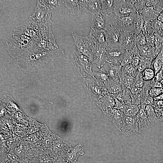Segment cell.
Here are the masks:
<instances>
[{
    "mask_svg": "<svg viewBox=\"0 0 163 163\" xmlns=\"http://www.w3.org/2000/svg\"><path fill=\"white\" fill-rule=\"evenodd\" d=\"M136 11L139 13L144 8H146V0H131Z\"/></svg>",
    "mask_w": 163,
    "mask_h": 163,
    "instance_id": "32",
    "label": "cell"
},
{
    "mask_svg": "<svg viewBox=\"0 0 163 163\" xmlns=\"http://www.w3.org/2000/svg\"><path fill=\"white\" fill-rule=\"evenodd\" d=\"M137 46L139 50L140 56H145L153 59L157 56L152 46L146 44Z\"/></svg>",
    "mask_w": 163,
    "mask_h": 163,
    "instance_id": "21",
    "label": "cell"
},
{
    "mask_svg": "<svg viewBox=\"0 0 163 163\" xmlns=\"http://www.w3.org/2000/svg\"><path fill=\"white\" fill-rule=\"evenodd\" d=\"M136 12L131 0H115L114 13L117 16H127Z\"/></svg>",
    "mask_w": 163,
    "mask_h": 163,
    "instance_id": "10",
    "label": "cell"
},
{
    "mask_svg": "<svg viewBox=\"0 0 163 163\" xmlns=\"http://www.w3.org/2000/svg\"><path fill=\"white\" fill-rule=\"evenodd\" d=\"M153 59L145 56H140V61L137 69L138 72L142 73L146 69L151 68L152 61Z\"/></svg>",
    "mask_w": 163,
    "mask_h": 163,
    "instance_id": "26",
    "label": "cell"
},
{
    "mask_svg": "<svg viewBox=\"0 0 163 163\" xmlns=\"http://www.w3.org/2000/svg\"><path fill=\"white\" fill-rule=\"evenodd\" d=\"M83 0H62L61 2L73 16L80 15L84 11Z\"/></svg>",
    "mask_w": 163,
    "mask_h": 163,
    "instance_id": "15",
    "label": "cell"
},
{
    "mask_svg": "<svg viewBox=\"0 0 163 163\" xmlns=\"http://www.w3.org/2000/svg\"><path fill=\"white\" fill-rule=\"evenodd\" d=\"M71 58L75 72L79 77L84 79L93 76V62L89 58L77 50L71 54Z\"/></svg>",
    "mask_w": 163,
    "mask_h": 163,
    "instance_id": "4",
    "label": "cell"
},
{
    "mask_svg": "<svg viewBox=\"0 0 163 163\" xmlns=\"http://www.w3.org/2000/svg\"><path fill=\"white\" fill-rule=\"evenodd\" d=\"M84 10L92 15L101 12L100 0H83Z\"/></svg>",
    "mask_w": 163,
    "mask_h": 163,
    "instance_id": "18",
    "label": "cell"
},
{
    "mask_svg": "<svg viewBox=\"0 0 163 163\" xmlns=\"http://www.w3.org/2000/svg\"><path fill=\"white\" fill-rule=\"evenodd\" d=\"M139 13L142 17L151 21L157 19L160 14L152 7H146Z\"/></svg>",
    "mask_w": 163,
    "mask_h": 163,
    "instance_id": "23",
    "label": "cell"
},
{
    "mask_svg": "<svg viewBox=\"0 0 163 163\" xmlns=\"http://www.w3.org/2000/svg\"><path fill=\"white\" fill-rule=\"evenodd\" d=\"M102 67L109 77L113 78H118L121 72L122 66L120 65H114L106 62Z\"/></svg>",
    "mask_w": 163,
    "mask_h": 163,
    "instance_id": "20",
    "label": "cell"
},
{
    "mask_svg": "<svg viewBox=\"0 0 163 163\" xmlns=\"http://www.w3.org/2000/svg\"><path fill=\"white\" fill-rule=\"evenodd\" d=\"M157 19L163 23V10L160 14Z\"/></svg>",
    "mask_w": 163,
    "mask_h": 163,
    "instance_id": "35",
    "label": "cell"
},
{
    "mask_svg": "<svg viewBox=\"0 0 163 163\" xmlns=\"http://www.w3.org/2000/svg\"><path fill=\"white\" fill-rule=\"evenodd\" d=\"M101 12L104 15H110L114 13L115 0H100Z\"/></svg>",
    "mask_w": 163,
    "mask_h": 163,
    "instance_id": "22",
    "label": "cell"
},
{
    "mask_svg": "<svg viewBox=\"0 0 163 163\" xmlns=\"http://www.w3.org/2000/svg\"><path fill=\"white\" fill-rule=\"evenodd\" d=\"M155 76L154 70L151 68L146 69L142 73V78L145 81H149L152 80Z\"/></svg>",
    "mask_w": 163,
    "mask_h": 163,
    "instance_id": "30",
    "label": "cell"
},
{
    "mask_svg": "<svg viewBox=\"0 0 163 163\" xmlns=\"http://www.w3.org/2000/svg\"><path fill=\"white\" fill-rule=\"evenodd\" d=\"M125 49L120 47H109L106 50V62L114 65H118Z\"/></svg>",
    "mask_w": 163,
    "mask_h": 163,
    "instance_id": "13",
    "label": "cell"
},
{
    "mask_svg": "<svg viewBox=\"0 0 163 163\" xmlns=\"http://www.w3.org/2000/svg\"><path fill=\"white\" fill-rule=\"evenodd\" d=\"M103 30L108 47H120V38L123 31L116 24L114 19L110 18L106 19L105 25Z\"/></svg>",
    "mask_w": 163,
    "mask_h": 163,
    "instance_id": "5",
    "label": "cell"
},
{
    "mask_svg": "<svg viewBox=\"0 0 163 163\" xmlns=\"http://www.w3.org/2000/svg\"><path fill=\"white\" fill-rule=\"evenodd\" d=\"M53 11L47 5L46 0H38L33 14L24 24L29 26L41 27L51 25Z\"/></svg>",
    "mask_w": 163,
    "mask_h": 163,
    "instance_id": "3",
    "label": "cell"
},
{
    "mask_svg": "<svg viewBox=\"0 0 163 163\" xmlns=\"http://www.w3.org/2000/svg\"><path fill=\"white\" fill-rule=\"evenodd\" d=\"M120 129L122 133L127 136H134L140 133L135 116H125Z\"/></svg>",
    "mask_w": 163,
    "mask_h": 163,
    "instance_id": "9",
    "label": "cell"
},
{
    "mask_svg": "<svg viewBox=\"0 0 163 163\" xmlns=\"http://www.w3.org/2000/svg\"><path fill=\"white\" fill-rule=\"evenodd\" d=\"M65 163H77V162L75 161V162H66Z\"/></svg>",
    "mask_w": 163,
    "mask_h": 163,
    "instance_id": "36",
    "label": "cell"
},
{
    "mask_svg": "<svg viewBox=\"0 0 163 163\" xmlns=\"http://www.w3.org/2000/svg\"><path fill=\"white\" fill-rule=\"evenodd\" d=\"M84 85L90 99L95 100L100 99L108 93L103 83L93 76L84 78Z\"/></svg>",
    "mask_w": 163,
    "mask_h": 163,
    "instance_id": "6",
    "label": "cell"
},
{
    "mask_svg": "<svg viewBox=\"0 0 163 163\" xmlns=\"http://www.w3.org/2000/svg\"><path fill=\"white\" fill-rule=\"evenodd\" d=\"M58 48L51 26H50L47 29L42 36L34 43L29 50H52L58 49Z\"/></svg>",
    "mask_w": 163,
    "mask_h": 163,
    "instance_id": "7",
    "label": "cell"
},
{
    "mask_svg": "<svg viewBox=\"0 0 163 163\" xmlns=\"http://www.w3.org/2000/svg\"><path fill=\"white\" fill-rule=\"evenodd\" d=\"M139 106L133 104L124 105L123 112L125 116L135 117L139 109Z\"/></svg>",
    "mask_w": 163,
    "mask_h": 163,
    "instance_id": "27",
    "label": "cell"
},
{
    "mask_svg": "<svg viewBox=\"0 0 163 163\" xmlns=\"http://www.w3.org/2000/svg\"><path fill=\"white\" fill-rule=\"evenodd\" d=\"M64 53L58 49L46 51L29 50L21 56L18 62L21 66L28 67L45 66Z\"/></svg>",
    "mask_w": 163,
    "mask_h": 163,
    "instance_id": "2",
    "label": "cell"
},
{
    "mask_svg": "<svg viewBox=\"0 0 163 163\" xmlns=\"http://www.w3.org/2000/svg\"><path fill=\"white\" fill-rule=\"evenodd\" d=\"M133 37L136 46H140L146 44L145 37L142 32L133 34Z\"/></svg>",
    "mask_w": 163,
    "mask_h": 163,
    "instance_id": "31",
    "label": "cell"
},
{
    "mask_svg": "<svg viewBox=\"0 0 163 163\" xmlns=\"http://www.w3.org/2000/svg\"><path fill=\"white\" fill-rule=\"evenodd\" d=\"M38 38L37 33L33 28L24 24L19 25L7 39L8 52L13 57L21 56L30 50Z\"/></svg>",
    "mask_w": 163,
    "mask_h": 163,
    "instance_id": "1",
    "label": "cell"
},
{
    "mask_svg": "<svg viewBox=\"0 0 163 163\" xmlns=\"http://www.w3.org/2000/svg\"><path fill=\"white\" fill-rule=\"evenodd\" d=\"M151 27L154 33L157 32L163 29V23L155 19L151 21Z\"/></svg>",
    "mask_w": 163,
    "mask_h": 163,
    "instance_id": "33",
    "label": "cell"
},
{
    "mask_svg": "<svg viewBox=\"0 0 163 163\" xmlns=\"http://www.w3.org/2000/svg\"><path fill=\"white\" fill-rule=\"evenodd\" d=\"M71 35L77 50L89 58L93 63L92 43L88 36H83L72 32Z\"/></svg>",
    "mask_w": 163,
    "mask_h": 163,
    "instance_id": "8",
    "label": "cell"
},
{
    "mask_svg": "<svg viewBox=\"0 0 163 163\" xmlns=\"http://www.w3.org/2000/svg\"><path fill=\"white\" fill-rule=\"evenodd\" d=\"M93 75L96 79L102 82L104 84L109 80V76L103 68L101 67L99 71L98 72H93Z\"/></svg>",
    "mask_w": 163,
    "mask_h": 163,
    "instance_id": "29",
    "label": "cell"
},
{
    "mask_svg": "<svg viewBox=\"0 0 163 163\" xmlns=\"http://www.w3.org/2000/svg\"><path fill=\"white\" fill-rule=\"evenodd\" d=\"M140 56L139 54H135L132 55L131 65L137 68L140 61Z\"/></svg>",
    "mask_w": 163,
    "mask_h": 163,
    "instance_id": "34",
    "label": "cell"
},
{
    "mask_svg": "<svg viewBox=\"0 0 163 163\" xmlns=\"http://www.w3.org/2000/svg\"><path fill=\"white\" fill-rule=\"evenodd\" d=\"M104 85L107 91L112 95L117 94L124 89L118 78L109 79Z\"/></svg>",
    "mask_w": 163,
    "mask_h": 163,
    "instance_id": "17",
    "label": "cell"
},
{
    "mask_svg": "<svg viewBox=\"0 0 163 163\" xmlns=\"http://www.w3.org/2000/svg\"><path fill=\"white\" fill-rule=\"evenodd\" d=\"M136 45L133 34L128 31L123 32L120 38V47L130 50Z\"/></svg>",
    "mask_w": 163,
    "mask_h": 163,
    "instance_id": "16",
    "label": "cell"
},
{
    "mask_svg": "<svg viewBox=\"0 0 163 163\" xmlns=\"http://www.w3.org/2000/svg\"><path fill=\"white\" fill-rule=\"evenodd\" d=\"M88 36L92 43L100 45L106 49L109 48L106 43V36L103 30H95L91 28Z\"/></svg>",
    "mask_w": 163,
    "mask_h": 163,
    "instance_id": "12",
    "label": "cell"
},
{
    "mask_svg": "<svg viewBox=\"0 0 163 163\" xmlns=\"http://www.w3.org/2000/svg\"><path fill=\"white\" fill-rule=\"evenodd\" d=\"M122 71L124 74L131 76L136 80L142 78V73L139 72L137 68L131 65L122 66Z\"/></svg>",
    "mask_w": 163,
    "mask_h": 163,
    "instance_id": "24",
    "label": "cell"
},
{
    "mask_svg": "<svg viewBox=\"0 0 163 163\" xmlns=\"http://www.w3.org/2000/svg\"><path fill=\"white\" fill-rule=\"evenodd\" d=\"M132 54L128 50L125 49L120 59L119 63L122 66L131 65Z\"/></svg>",
    "mask_w": 163,
    "mask_h": 163,
    "instance_id": "28",
    "label": "cell"
},
{
    "mask_svg": "<svg viewBox=\"0 0 163 163\" xmlns=\"http://www.w3.org/2000/svg\"><path fill=\"white\" fill-rule=\"evenodd\" d=\"M91 16V28L93 29L103 30L105 25V15L101 12Z\"/></svg>",
    "mask_w": 163,
    "mask_h": 163,
    "instance_id": "19",
    "label": "cell"
},
{
    "mask_svg": "<svg viewBox=\"0 0 163 163\" xmlns=\"http://www.w3.org/2000/svg\"><path fill=\"white\" fill-rule=\"evenodd\" d=\"M92 43L93 63L96 64L99 68H101L106 62V49L100 45Z\"/></svg>",
    "mask_w": 163,
    "mask_h": 163,
    "instance_id": "11",
    "label": "cell"
},
{
    "mask_svg": "<svg viewBox=\"0 0 163 163\" xmlns=\"http://www.w3.org/2000/svg\"><path fill=\"white\" fill-rule=\"evenodd\" d=\"M135 117L140 133L154 125L148 117L144 107H140Z\"/></svg>",
    "mask_w": 163,
    "mask_h": 163,
    "instance_id": "14",
    "label": "cell"
},
{
    "mask_svg": "<svg viewBox=\"0 0 163 163\" xmlns=\"http://www.w3.org/2000/svg\"><path fill=\"white\" fill-rule=\"evenodd\" d=\"M152 64L155 75L163 66V46L159 53L152 60Z\"/></svg>",
    "mask_w": 163,
    "mask_h": 163,
    "instance_id": "25",
    "label": "cell"
}]
</instances>
